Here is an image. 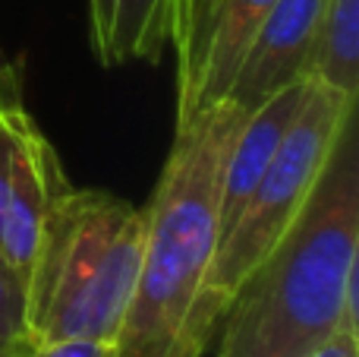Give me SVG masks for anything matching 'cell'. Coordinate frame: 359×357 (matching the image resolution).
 <instances>
[{
    "mask_svg": "<svg viewBox=\"0 0 359 357\" xmlns=\"http://www.w3.org/2000/svg\"><path fill=\"white\" fill-rule=\"evenodd\" d=\"M243 117L230 101H217L177 126L158 187L142 206V266L117 357H205L221 329L208 275L221 240L224 162Z\"/></svg>",
    "mask_w": 359,
    "mask_h": 357,
    "instance_id": "6da1fadb",
    "label": "cell"
},
{
    "mask_svg": "<svg viewBox=\"0 0 359 357\" xmlns=\"http://www.w3.org/2000/svg\"><path fill=\"white\" fill-rule=\"evenodd\" d=\"M359 152L344 126L312 200L265 263L240 285L217 357H306L334 329L359 326Z\"/></svg>",
    "mask_w": 359,
    "mask_h": 357,
    "instance_id": "7a4b0ae2",
    "label": "cell"
},
{
    "mask_svg": "<svg viewBox=\"0 0 359 357\" xmlns=\"http://www.w3.org/2000/svg\"><path fill=\"white\" fill-rule=\"evenodd\" d=\"M145 244V212L107 190L60 200L25 282L29 342H111L123 329Z\"/></svg>",
    "mask_w": 359,
    "mask_h": 357,
    "instance_id": "3957f363",
    "label": "cell"
},
{
    "mask_svg": "<svg viewBox=\"0 0 359 357\" xmlns=\"http://www.w3.org/2000/svg\"><path fill=\"white\" fill-rule=\"evenodd\" d=\"M353 117V98L322 82H312L309 98L287 130L284 143L278 145L271 164L259 177L236 221L217 240L208 275V301L221 313V323L240 285L265 263V257L278 247V240L290 231L306 202L312 200L344 126Z\"/></svg>",
    "mask_w": 359,
    "mask_h": 357,
    "instance_id": "277c9868",
    "label": "cell"
},
{
    "mask_svg": "<svg viewBox=\"0 0 359 357\" xmlns=\"http://www.w3.org/2000/svg\"><path fill=\"white\" fill-rule=\"evenodd\" d=\"M69 190L67 168L35 117L25 108L0 114V259L22 288Z\"/></svg>",
    "mask_w": 359,
    "mask_h": 357,
    "instance_id": "5b68a950",
    "label": "cell"
},
{
    "mask_svg": "<svg viewBox=\"0 0 359 357\" xmlns=\"http://www.w3.org/2000/svg\"><path fill=\"white\" fill-rule=\"evenodd\" d=\"M322 10L325 0H278L243 51L224 101L249 114L284 86L309 79Z\"/></svg>",
    "mask_w": 359,
    "mask_h": 357,
    "instance_id": "8992f818",
    "label": "cell"
},
{
    "mask_svg": "<svg viewBox=\"0 0 359 357\" xmlns=\"http://www.w3.org/2000/svg\"><path fill=\"white\" fill-rule=\"evenodd\" d=\"M312 79H299L265 98L255 111L243 117L233 143H230L227 162H224V181H221V234L236 221L246 200L252 196L259 177L271 164L278 145L284 143L287 130L293 126L297 114L303 111L309 98Z\"/></svg>",
    "mask_w": 359,
    "mask_h": 357,
    "instance_id": "52a82bcc",
    "label": "cell"
},
{
    "mask_svg": "<svg viewBox=\"0 0 359 357\" xmlns=\"http://www.w3.org/2000/svg\"><path fill=\"white\" fill-rule=\"evenodd\" d=\"M88 35L104 67L158 63L170 48V0H88Z\"/></svg>",
    "mask_w": 359,
    "mask_h": 357,
    "instance_id": "ba28073f",
    "label": "cell"
},
{
    "mask_svg": "<svg viewBox=\"0 0 359 357\" xmlns=\"http://www.w3.org/2000/svg\"><path fill=\"white\" fill-rule=\"evenodd\" d=\"M278 0H217L215 19H211V29H208V41H205V54H202V63H198L192 105H189V114L180 124H186L202 108L224 101L230 82H233L236 67L243 60V51L252 41L255 29L262 25L265 13Z\"/></svg>",
    "mask_w": 359,
    "mask_h": 357,
    "instance_id": "9c48e42d",
    "label": "cell"
},
{
    "mask_svg": "<svg viewBox=\"0 0 359 357\" xmlns=\"http://www.w3.org/2000/svg\"><path fill=\"white\" fill-rule=\"evenodd\" d=\"M309 79L356 101L359 92V0H325Z\"/></svg>",
    "mask_w": 359,
    "mask_h": 357,
    "instance_id": "30bf717a",
    "label": "cell"
},
{
    "mask_svg": "<svg viewBox=\"0 0 359 357\" xmlns=\"http://www.w3.org/2000/svg\"><path fill=\"white\" fill-rule=\"evenodd\" d=\"M29 345L22 285L0 259V357H22Z\"/></svg>",
    "mask_w": 359,
    "mask_h": 357,
    "instance_id": "8fae6325",
    "label": "cell"
},
{
    "mask_svg": "<svg viewBox=\"0 0 359 357\" xmlns=\"http://www.w3.org/2000/svg\"><path fill=\"white\" fill-rule=\"evenodd\" d=\"M22 357H117V345L88 339H60V342H35L25 348Z\"/></svg>",
    "mask_w": 359,
    "mask_h": 357,
    "instance_id": "7c38bea8",
    "label": "cell"
},
{
    "mask_svg": "<svg viewBox=\"0 0 359 357\" xmlns=\"http://www.w3.org/2000/svg\"><path fill=\"white\" fill-rule=\"evenodd\" d=\"M25 108L22 95V60L6 54V48L0 44V114Z\"/></svg>",
    "mask_w": 359,
    "mask_h": 357,
    "instance_id": "4fadbf2b",
    "label": "cell"
},
{
    "mask_svg": "<svg viewBox=\"0 0 359 357\" xmlns=\"http://www.w3.org/2000/svg\"><path fill=\"white\" fill-rule=\"evenodd\" d=\"M306 357H359V326H341Z\"/></svg>",
    "mask_w": 359,
    "mask_h": 357,
    "instance_id": "5bb4252c",
    "label": "cell"
}]
</instances>
